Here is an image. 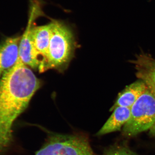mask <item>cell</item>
Listing matches in <instances>:
<instances>
[{"label":"cell","instance_id":"6da1fadb","mask_svg":"<svg viewBox=\"0 0 155 155\" xmlns=\"http://www.w3.org/2000/svg\"><path fill=\"white\" fill-rule=\"evenodd\" d=\"M41 81L19 58L0 79V155L10 145L14 122L27 108Z\"/></svg>","mask_w":155,"mask_h":155},{"label":"cell","instance_id":"7a4b0ae2","mask_svg":"<svg viewBox=\"0 0 155 155\" xmlns=\"http://www.w3.org/2000/svg\"><path fill=\"white\" fill-rule=\"evenodd\" d=\"M51 23L49 46L45 71L54 69L65 70L72 60L76 48L75 37L71 29L62 22Z\"/></svg>","mask_w":155,"mask_h":155},{"label":"cell","instance_id":"3957f363","mask_svg":"<svg viewBox=\"0 0 155 155\" xmlns=\"http://www.w3.org/2000/svg\"><path fill=\"white\" fill-rule=\"evenodd\" d=\"M155 122V90L148 86L130 108V119L123 127V134L131 137L150 130Z\"/></svg>","mask_w":155,"mask_h":155},{"label":"cell","instance_id":"277c9868","mask_svg":"<svg viewBox=\"0 0 155 155\" xmlns=\"http://www.w3.org/2000/svg\"><path fill=\"white\" fill-rule=\"evenodd\" d=\"M35 155H94L83 136L52 134Z\"/></svg>","mask_w":155,"mask_h":155},{"label":"cell","instance_id":"5b68a950","mask_svg":"<svg viewBox=\"0 0 155 155\" xmlns=\"http://www.w3.org/2000/svg\"><path fill=\"white\" fill-rule=\"evenodd\" d=\"M40 14L38 6L35 5L32 7L27 27L21 37L19 45V58L22 62L30 68L38 70L41 62L33 46L31 31L34 21Z\"/></svg>","mask_w":155,"mask_h":155},{"label":"cell","instance_id":"8992f818","mask_svg":"<svg viewBox=\"0 0 155 155\" xmlns=\"http://www.w3.org/2000/svg\"><path fill=\"white\" fill-rule=\"evenodd\" d=\"M51 23L37 27H32L31 39L35 50L41 62L39 71H45L51 37Z\"/></svg>","mask_w":155,"mask_h":155},{"label":"cell","instance_id":"52a82bcc","mask_svg":"<svg viewBox=\"0 0 155 155\" xmlns=\"http://www.w3.org/2000/svg\"><path fill=\"white\" fill-rule=\"evenodd\" d=\"M20 38L18 36L8 38L0 45V79L5 72L17 63Z\"/></svg>","mask_w":155,"mask_h":155},{"label":"cell","instance_id":"ba28073f","mask_svg":"<svg viewBox=\"0 0 155 155\" xmlns=\"http://www.w3.org/2000/svg\"><path fill=\"white\" fill-rule=\"evenodd\" d=\"M134 66L137 77L148 86L155 90V59L141 54L131 61Z\"/></svg>","mask_w":155,"mask_h":155},{"label":"cell","instance_id":"9c48e42d","mask_svg":"<svg viewBox=\"0 0 155 155\" xmlns=\"http://www.w3.org/2000/svg\"><path fill=\"white\" fill-rule=\"evenodd\" d=\"M147 85L139 80L127 85L119 93L111 110L118 107L130 108L146 90Z\"/></svg>","mask_w":155,"mask_h":155},{"label":"cell","instance_id":"30bf717a","mask_svg":"<svg viewBox=\"0 0 155 155\" xmlns=\"http://www.w3.org/2000/svg\"><path fill=\"white\" fill-rule=\"evenodd\" d=\"M113 113L103 127L97 133L101 136L119 131L130 119V108L118 107L112 110Z\"/></svg>","mask_w":155,"mask_h":155},{"label":"cell","instance_id":"8fae6325","mask_svg":"<svg viewBox=\"0 0 155 155\" xmlns=\"http://www.w3.org/2000/svg\"><path fill=\"white\" fill-rule=\"evenodd\" d=\"M102 155H137L124 146H115L107 150Z\"/></svg>","mask_w":155,"mask_h":155},{"label":"cell","instance_id":"7c38bea8","mask_svg":"<svg viewBox=\"0 0 155 155\" xmlns=\"http://www.w3.org/2000/svg\"><path fill=\"white\" fill-rule=\"evenodd\" d=\"M149 130L150 134L155 137V122Z\"/></svg>","mask_w":155,"mask_h":155}]
</instances>
